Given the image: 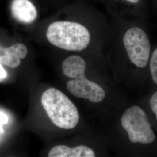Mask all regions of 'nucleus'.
I'll return each instance as SVG.
<instances>
[{
    "instance_id": "obj_7",
    "label": "nucleus",
    "mask_w": 157,
    "mask_h": 157,
    "mask_svg": "<svg viewBox=\"0 0 157 157\" xmlns=\"http://www.w3.org/2000/svg\"><path fill=\"white\" fill-rule=\"evenodd\" d=\"M28 53V48L24 44L17 43L5 47L0 44V63L6 67L15 68L21 63Z\"/></svg>"
},
{
    "instance_id": "obj_4",
    "label": "nucleus",
    "mask_w": 157,
    "mask_h": 157,
    "mask_svg": "<svg viewBox=\"0 0 157 157\" xmlns=\"http://www.w3.org/2000/svg\"><path fill=\"white\" fill-rule=\"evenodd\" d=\"M121 124L132 143L150 144L155 140L146 112L139 106L135 105L127 109L121 118Z\"/></svg>"
},
{
    "instance_id": "obj_6",
    "label": "nucleus",
    "mask_w": 157,
    "mask_h": 157,
    "mask_svg": "<svg viewBox=\"0 0 157 157\" xmlns=\"http://www.w3.org/2000/svg\"><path fill=\"white\" fill-rule=\"evenodd\" d=\"M10 11L17 22L24 25L33 23L39 15V9L33 0H12Z\"/></svg>"
},
{
    "instance_id": "obj_2",
    "label": "nucleus",
    "mask_w": 157,
    "mask_h": 157,
    "mask_svg": "<svg viewBox=\"0 0 157 157\" xmlns=\"http://www.w3.org/2000/svg\"><path fill=\"white\" fill-rule=\"evenodd\" d=\"M62 68L63 75L71 78L67 83V91L71 95L93 103L104 100L105 92L103 88L86 78V63L83 57L78 55L68 56L62 62Z\"/></svg>"
},
{
    "instance_id": "obj_8",
    "label": "nucleus",
    "mask_w": 157,
    "mask_h": 157,
    "mask_svg": "<svg viewBox=\"0 0 157 157\" xmlns=\"http://www.w3.org/2000/svg\"><path fill=\"white\" fill-rule=\"evenodd\" d=\"M113 15L121 12L131 13L132 15H144L147 0H106Z\"/></svg>"
},
{
    "instance_id": "obj_12",
    "label": "nucleus",
    "mask_w": 157,
    "mask_h": 157,
    "mask_svg": "<svg viewBox=\"0 0 157 157\" xmlns=\"http://www.w3.org/2000/svg\"><path fill=\"white\" fill-rule=\"evenodd\" d=\"M8 121V118L6 113L4 112H0V134L3 132L2 126V124H7Z\"/></svg>"
},
{
    "instance_id": "obj_9",
    "label": "nucleus",
    "mask_w": 157,
    "mask_h": 157,
    "mask_svg": "<svg viewBox=\"0 0 157 157\" xmlns=\"http://www.w3.org/2000/svg\"><path fill=\"white\" fill-rule=\"evenodd\" d=\"M48 157H94L95 152L88 146L81 145L70 147L65 145L53 147L48 154Z\"/></svg>"
},
{
    "instance_id": "obj_1",
    "label": "nucleus",
    "mask_w": 157,
    "mask_h": 157,
    "mask_svg": "<svg viewBox=\"0 0 157 157\" xmlns=\"http://www.w3.org/2000/svg\"><path fill=\"white\" fill-rule=\"evenodd\" d=\"M94 10L82 4H71L61 14L62 18L48 25L45 36L51 45L63 50L81 52L91 43L92 36L85 19Z\"/></svg>"
},
{
    "instance_id": "obj_11",
    "label": "nucleus",
    "mask_w": 157,
    "mask_h": 157,
    "mask_svg": "<svg viewBox=\"0 0 157 157\" xmlns=\"http://www.w3.org/2000/svg\"><path fill=\"white\" fill-rule=\"evenodd\" d=\"M150 104L151 108L152 111L155 115L157 118V92L155 91L151 97L150 100Z\"/></svg>"
},
{
    "instance_id": "obj_10",
    "label": "nucleus",
    "mask_w": 157,
    "mask_h": 157,
    "mask_svg": "<svg viewBox=\"0 0 157 157\" xmlns=\"http://www.w3.org/2000/svg\"><path fill=\"white\" fill-rule=\"evenodd\" d=\"M150 69L154 83L157 84V49L155 48L150 58Z\"/></svg>"
},
{
    "instance_id": "obj_13",
    "label": "nucleus",
    "mask_w": 157,
    "mask_h": 157,
    "mask_svg": "<svg viewBox=\"0 0 157 157\" xmlns=\"http://www.w3.org/2000/svg\"><path fill=\"white\" fill-rule=\"evenodd\" d=\"M6 70L2 67V64L0 63V79L6 78Z\"/></svg>"
},
{
    "instance_id": "obj_3",
    "label": "nucleus",
    "mask_w": 157,
    "mask_h": 157,
    "mask_svg": "<svg viewBox=\"0 0 157 157\" xmlns=\"http://www.w3.org/2000/svg\"><path fill=\"white\" fill-rule=\"evenodd\" d=\"M41 105L52 124L56 127L71 130L75 128L80 121L77 107L60 90L50 88L43 93Z\"/></svg>"
},
{
    "instance_id": "obj_5",
    "label": "nucleus",
    "mask_w": 157,
    "mask_h": 157,
    "mask_svg": "<svg viewBox=\"0 0 157 157\" xmlns=\"http://www.w3.org/2000/svg\"><path fill=\"white\" fill-rule=\"evenodd\" d=\"M122 43L130 61L139 68L147 66L151 53V44L144 29L137 26L127 29L122 37Z\"/></svg>"
}]
</instances>
